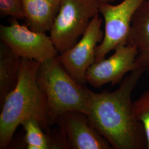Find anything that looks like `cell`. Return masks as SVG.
<instances>
[{"label":"cell","mask_w":149,"mask_h":149,"mask_svg":"<svg viewBox=\"0 0 149 149\" xmlns=\"http://www.w3.org/2000/svg\"><path fill=\"white\" fill-rule=\"evenodd\" d=\"M22 58L13 53L2 41L0 44V104L17 84L21 68Z\"/></svg>","instance_id":"7c38bea8"},{"label":"cell","mask_w":149,"mask_h":149,"mask_svg":"<svg viewBox=\"0 0 149 149\" xmlns=\"http://www.w3.org/2000/svg\"><path fill=\"white\" fill-rule=\"evenodd\" d=\"M1 17H10L12 19H24L22 0H0Z\"/></svg>","instance_id":"9a60e30c"},{"label":"cell","mask_w":149,"mask_h":149,"mask_svg":"<svg viewBox=\"0 0 149 149\" xmlns=\"http://www.w3.org/2000/svg\"><path fill=\"white\" fill-rule=\"evenodd\" d=\"M98 0H62L55 17L50 37L60 53L72 48L88 27L91 20L99 14Z\"/></svg>","instance_id":"277c9868"},{"label":"cell","mask_w":149,"mask_h":149,"mask_svg":"<svg viewBox=\"0 0 149 149\" xmlns=\"http://www.w3.org/2000/svg\"><path fill=\"white\" fill-rule=\"evenodd\" d=\"M146 70L138 68L123 80L113 92L96 93L90 90L91 125L113 149H147L143 126L134 112L132 95Z\"/></svg>","instance_id":"6da1fadb"},{"label":"cell","mask_w":149,"mask_h":149,"mask_svg":"<svg viewBox=\"0 0 149 149\" xmlns=\"http://www.w3.org/2000/svg\"><path fill=\"white\" fill-rule=\"evenodd\" d=\"M0 38L21 58L42 63L58 55L50 36L45 33L34 31L27 25L20 24L16 19H12L10 25L0 26Z\"/></svg>","instance_id":"5b68a950"},{"label":"cell","mask_w":149,"mask_h":149,"mask_svg":"<svg viewBox=\"0 0 149 149\" xmlns=\"http://www.w3.org/2000/svg\"><path fill=\"white\" fill-rule=\"evenodd\" d=\"M40 65L37 61L22 58L17 84L1 106V149L7 148L17 127L28 119L34 118L44 130L49 129L47 98L38 82Z\"/></svg>","instance_id":"7a4b0ae2"},{"label":"cell","mask_w":149,"mask_h":149,"mask_svg":"<svg viewBox=\"0 0 149 149\" xmlns=\"http://www.w3.org/2000/svg\"><path fill=\"white\" fill-rule=\"evenodd\" d=\"M103 19L99 14L91 21L82 38L72 48L57 56L63 65L74 80L85 85L87 69L95 63L96 49L103 39L104 33L101 29Z\"/></svg>","instance_id":"52a82bcc"},{"label":"cell","mask_w":149,"mask_h":149,"mask_svg":"<svg viewBox=\"0 0 149 149\" xmlns=\"http://www.w3.org/2000/svg\"><path fill=\"white\" fill-rule=\"evenodd\" d=\"M127 44L137 49L138 68L149 70V0H146L134 15Z\"/></svg>","instance_id":"30bf717a"},{"label":"cell","mask_w":149,"mask_h":149,"mask_svg":"<svg viewBox=\"0 0 149 149\" xmlns=\"http://www.w3.org/2000/svg\"><path fill=\"white\" fill-rule=\"evenodd\" d=\"M100 2H106V3H112L114 1V0H98Z\"/></svg>","instance_id":"2e32d148"},{"label":"cell","mask_w":149,"mask_h":149,"mask_svg":"<svg viewBox=\"0 0 149 149\" xmlns=\"http://www.w3.org/2000/svg\"></svg>","instance_id":"e0dca14e"},{"label":"cell","mask_w":149,"mask_h":149,"mask_svg":"<svg viewBox=\"0 0 149 149\" xmlns=\"http://www.w3.org/2000/svg\"><path fill=\"white\" fill-rule=\"evenodd\" d=\"M134 114L139 122L141 123L149 149V90L145 91L137 100L133 102Z\"/></svg>","instance_id":"5bb4252c"},{"label":"cell","mask_w":149,"mask_h":149,"mask_svg":"<svg viewBox=\"0 0 149 149\" xmlns=\"http://www.w3.org/2000/svg\"><path fill=\"white\" fill-rule=\"evenodd\" d=\"M62 0H22L24 20L36 32L50 31Z\"/></svg>","instance_id":"8fae6325"},{"label":"cell","mask_w":149,"mask_h":149,"mask_svg":"<svg viewBox=\"0 0 149 149\" xmlns=\"http://www.w3.org/2000/svg\"><path fill=\"white\" fill-rule=\"evenodd\" d=\"M25 132L24 141L28 149L69 148L66 141L51 138L44 133L40 123L34 118H29L21 124Z\"/></svg>","instance_id":"4fadbf2b"},{"label":"cell","mask_w":149,"mask_h":149,"mask_svg":"<svg viewBox=\"0 0 149 149\" xmlns=\"http://www.w3.org/2000/svg\"><path fill=\"white\" fill-rule=\"evenodd\" d=\"M69 148L109 149L112 146L89 122L87 115L81 112H66L59 118Z\"/></svg>","instance_id":"9c48e42d"},{"label":"cell","mask_w":149,"mask_h":149,"mask_svg":"<svg viewBox=\"0 0 149 149\" xmlns=\"http://www.w3.org/2000/svg\"><path fill=\"white\" fill-rule=\"evenodd\" d=\"M114 50V53L110 57L94 63L87 69L86 82L95 88H100L108 83L114 86L121 83L128 72L138 68V51L135 47L120 45Z\"/></svg>","instance_id":"ba28073f"},{"label":"cell","mask_w":149,"mask_h":149,"mask_svg":"<svg viewBox=\"0 0 149 149\" xmlns=\"http://www.w3.org/2000/svg\"><path fill=\"white\" fill-rule=\"evenodd\" d=\"M37 79L47 98L50 125L66 112L88 114L90 90L74 80L57 58L40 63Z\"/></svg>","instance_id":"3957f363"},{"label":"cell","mask_w":149,"mask_h":149,"mask_svg":"<svg viewBox=\"0 0 149 149\" xmlns=\"http://www.w3.org/2000/svg\"><path fill=\"white\" fill-rule=\"evenodd\" d=\"M146 0H123L117 5L101 2L100 13L105 23L104 38L96 49L95 63L104 59L107 54L120 45L127 44L134 15Z\"/></svg>","instance_id":"8992f818"}]
</instances>
